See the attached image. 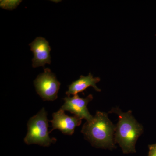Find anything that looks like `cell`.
<instances>
[{
	"instance_id": "cell-1",
	"label": "cell",
	"mask_w": 156,
	"mask_h": 156,
	"mask_svg": "<svg viewBox=\"0 0 156 156\" xmlns=\"http://www.w3.org/2000/svg\"><path fill=\"white\" fill-rule=\"evenodd\" d=\"M115 128L107 113L97 111L91 121L84 124L81 132L92 146L112 150L116 147L114 139Z\"/></svg>"
},
{
	"instance_id": "cell-2",
	"label": "cell",
	"mask_w": 156,
	"mask_h": 156,
	"mask_svg": "<svg viewBox=\"0 0 156 156\" xmlns=\"http://www.w3.org/2000/svg\"><path fill=\"white\" fill-rule=\"evenodd\" d=\"M109 113L116 114L119 116L115 133V143L119 145L124 154L136 152V141L144 131L142 125L133 116L131 110L125 112L115 107L112 108Z\"/></svg>"
},
{
	"instance_id": "cell-3",
	"label": "cell",
	"mask_w": 156,
	"mask_h": 156,
	"mask_svg": "<svg viewBox=\"0 0 156 156\" xmlns=\"http://www.w3.org/2000/svg\"><path fill=\"white\" fill-rule=\"evenodd\" d=\"M47 116V112L43 108L37 115L30 119L27 123L28 131L24 139L26 144L49 147L51 144L56 142V138H51L49 136Z\"/></svg>"
},
{
	"instance_id": "cell-4",
	"label": "cell",
	"mask_w": 156,
	"mask_h": 156,
	"mask_svg": "<svg viewBox=\"0 0 156 156\" xmlns=\"http://www.w3.org/2000/svg\"><path fill=\"white\" fill-rule=\"evenodd\" d=\"M34 85L37 93L44 101H53L58 98L61 84L49 69H44V72L37 76Z\"/></svg>"
},
{
	"instance_id": "cell-5",
	"label": "cell",
	"mask_w": 156,
	"mask_h": 156,
	"mask_svg": "<svg viewBox=\"0 0 156 156\" xmlns=\"http://www.w3.org/2000/svg\"><path fill=\"white\" fill-rule=\"evenodd\" d=\"M93 98V95L91 94L86 98H80L78 94L72 97L67 96L63 98L65 102L60 109L64 111L69 112L82 119H85L87 122H89L94 116L90 114L87 106Z\"/></svg>"
},
{
	"instance_id": "cell-6",
	"label": "cell",
	"mask_w": 156,
	"mask_h": 156,
	"mask_svg": "<svg viewBox=\"0 0 156 156\" xmlns=\"http://www.w3.org/2000/svg\"><path fill=\"white\" fill-rule=\"evenodd\" d=\"M53 120L50 121L53 128L50 133L55 129H58L63 134L73 135L76 127L80 126L82 122V119L76 116H69L66 115L64 111L61 109L53 113Z\"/></svg>"
},
{
	"instance_id": "cell-7",
	"label": "cell",
	"mask_w": 156,
	"mask_h": 156,
	"mask_svg": "<svg viewBox=\"0 0 156 156\" xmlns=\"http://www.w3.org/2000/svg\"><path fill=\"white\" fill-rule=\"evenodd\" d=\"M29 46L34 54L33 67H44L45 64H51L50 52L51 49L49 42L44 38L37 37L29 44Z\"/></svg>"
},
{
	"instance_id": "cell-8",
	"label": "cell",
	"mask_w": 156,
	"mask_h": 156,
	"mask_svg": "<svg viewBox=\"0 0 156 156\" xmlns=\"http://www.w3.org/2000/svg\"><path fill=\"white\" fill-rule=\"evenodd\" d=\"M100 80V78L94 77L91 73L86 76H81L80 79L73 82L69 86L68 91L66 92V94L68 97H70L71 95H77L78 93L83 92L90 87H93L97 92H100L101 90L96 86V84Z\"/></svg>"
},
{
	"instance_id": "cell-9",
	"label": "cell",
	"mask_w": 156,
	"mask_h": 156,
	"mask_svg": "<svg viewBox=\"0 0 156 156\" xmlns=\"http://www.w3.org/2000/svg\"><path fill=\"white\" fill-rule=\"evenodd\" d=\"M21 1H1V7L5 9L13 10L16 8Z\"/></svg>"
},
{
	"instance_id": "cell-10",
	"label": "cell",
	"mask_w": 156,
	"mask_h": 156,
	"mask_svg": "<svg viewBox=\"0 0 156 156\" xmlns=\"http://www.w3.org/2000/svg\"><path fill=\"white\" fill-rule=\"evenodd\" d=\"M148 156H156V143L149 145V153Z\"/></svg>"
}]
</instances>
